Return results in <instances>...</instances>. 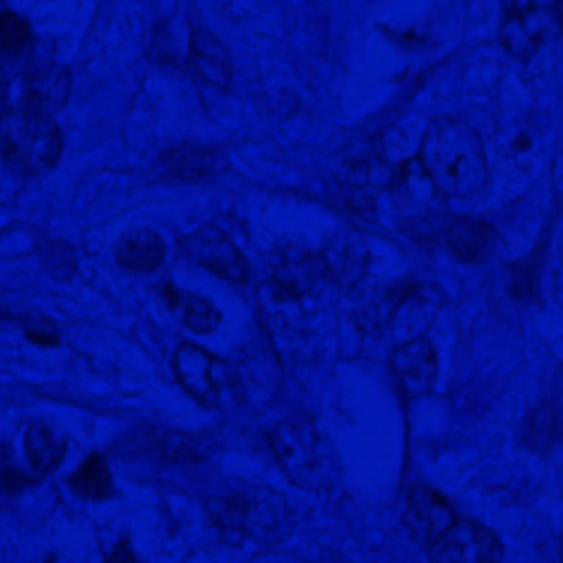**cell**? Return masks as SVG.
Instances as JSON below:
<instances>
[{
	"label": "cell",
	"mask_w": 563,
	"mask_h": 563,
	"mask_svg": "<svg viewBox=\"0 0 563 563\" xmlns=\"http://www.w3.org/2000/svg\"><path fill=\"white\" fill-rule=\"evenodd\" d=\"M503 556L499 537L474 520H457L430 549V563H500Z\"/></svg>",
	"instance_id": "5"
},
{
	"label": "cell",
	"mask_w": 563,
	"mask_h": 563,
	"mask_svg": "<svg viewBox=\"0 0 563 563\" xmlns=\"http://www.w3.org/2000/svg\"><path fill=\"white\" fill-rule=\"evenodd\" d=\"M174 308L183 309L184 322L197 334H209V332L216 331L222 322V314L217 306L203 296L194 295V292H180L179 301Z\"/></svg>",
	"instance_id": "19"
},
{
	"label": "cell",
	"mask_w": 563,
	"mask_h": 563,
	"mask_svg": "<svg viewBox=\"0 0 563 563\" xmlns=\"http://www.w3.org/2000/svg\"><path fill=\"white\" fill-rule=\"evenodd\" d=\"M25 451L34 470L47 474L64 460L65 443L48 424L35 423L25 434Z\"/></svg>",
	"instance_id": "15"
},
{
	"label": "cell",
	"mask_w": 563,
	"mask_h": 563,
	"mask_svg": "<svg viewBox=\"0 0 563 563\" xmlns=\"http://www.w3.org/2000/svg\"><path fill=\"white\" fill-rule=\"evenodd\" d=\"M180 250L197 265L209 268L227 282H249L250 268L239 246L216 225L202 229L180 239Z\"/></svg>",
	"instance_id": "4"
},
{
	"label": "cell",
	"mask_w": 563,
	"mask_h": 563,
	"mask_svg": "<svg viewBox=\"0 0 563 563\" xmlns=\"http://www.w3.org/2000/svg\"><path fill=\"white\" fill-rule=\"evenodd\" d=\"M71 74L62 64H42L25 71L18 107L54 118L67 103Z\"/></svg>",
	"instance_id": "8"
},
{
	"label": "cell",
	"mask_w": 563,
	"mask_h": 563,
	"mask_svg": "<svg viewBox=\"0 0 563 563\" xmlns=\"http://www.w3.org/2000/svg\"><path fill=\"white\" fill-rule=\"evenodd\" d=\"M391 368L410 397L431 394L438 377V354L428 339L413 338L395 347Z\"/></svg>",
	"instance_id": "9"
},
{
	"label": "cell",
	"mask_w": 563,
	"mask_h": 563,
	"mask_svg": "<svg viewBox=\"0 0 563 563\" xmlns=\"http://www.w3.org/2000/svg\"><path fill=\"white\" fill-rule=\"evenodd\" d=\"M394 192L398 206L410 210L411 213L424 212L431 206V197H440V194L431 184L430 177L417 161L405 164L394 177Z\"/></svg>",
	"instance_id": "14"
},
{
	"label": "cell",
	"mask_w": 563,
	"mask_h": 563,
	"mask_svg": "<svg viewBox=\"0 0 563 563\" xmlns=\"http://www.w3.org/2000/svg\"><path fill=\"white\" fill-rule=\"evenodd\" d=\"M555 24L552 9L536 2H510L499 21V42L512 57L529 60L540 51Z\"/></svg>",
	"instance_id": "3"
},
{
	"label": "cell",
	"mask_w": 563,
	"mask_h": 563,
	"mask_svg": "<svg viewBox=\"0 0 563 563\" xmlns=\"http://www.w3.org/2000/svg\"><path fill=\"white\" fill-rule=\"evenodd\" d=\"M324 255L308 246L289 245L276 250L272 262V283L278 298H301L324 278Z\"/></svg>",
	"instance_id": "6"
},
{
	"label": "cell",
	"mask_w": 563,
	"mask_h": 563,
	"mask_svg": "<svg viewBox=\"0 0 563 563\" xmlns=\"http://www.w3.org/2000/svg\"><path fill=\"white\" fill-rule=\"evenodd\" d=\"M278 454L286 467H292L296 473H302V467H309L314 461L316 434L308 428L288 424L278 433Z\"/></svg>",
	"instance_id": "16"
},
{
	"label": "cell",
	"mask_w": 563,
	"mask_h": 563,
	"mask_svg": "<svg viewBox=\"0 0 563 563\" xmlns=\"http://www.w3.org/2000/svg\"><path fill=\"white\" fill-rule=\"evenodd\" d=\"M177 375L184 387L202 401H212L216 395L213 384V358L206 349L184 344L174 358Z\"/></svg>",
	"instance_id": "13"
},
{
	"label": "cell",
	"mask_w": 563,
	"mask_h": 563,
	"mask_svg": "<svg viewBox=\"0 0 563 563\" xmlns=\"http://www.w3.org/2000/svg\"><path fill=\"white\" fill-rule=\"evenodd\" d=\"M417 159L441 199H470L489 177L483 137L457 118H437L428 124Z\"/></svg>",
	"instance_id": "1"
},
{
	"label": "cell",
	"mask_w": 563,
	"mask_h": 563,
	"mask_svg": "<svg viewBox=\"0 0 563 563\" xmlns=\"http://www.w3.org/2000/svg\"><path fill=\"white\" fill-rule=\"evenodd\" d=\"M164 164L173 176L180 177V179H202L217 169V157L212 151L183 146L167 151Z\"/></svg>",
	"instance_id": "17"
},
{
	"label": "cell",
	"mask_w": 563,
	"mask_h": 563,
	"mask_svg": "<svg viewBox=\"0 0 563 563\" xmlns=\"http://www.w3.org/2000/svg\"><path fill=\"white\" fill-rule=\"evenodd\" d=\"M44 263L55 279H68L77 272V258H75L74 250L68 243L60 242V240L45 246Z\"/></svg>",
	"instance_id": "21"
},
{
	"label": "cell",
	"mask_w": 563,
	"mask_h": 563,
	"mask_svg": "<svg viewBox=\"0 0 563 563\" xmlns=\"http://www.w3.org/2000/svg\"><path fill=\"white\" fill-rule=\"evenodd\" d=\"M108 563H136L134 562L133 553L130 552V550L121 549L117 550V553H114L113 559L110 560Z\"/></svg>",
	"instance_id": "23"
},
{
	"label": "cell",
	"mask_w": 563,
	"mask_h": 563,
	"mask_svg": "<svg viewBox=\"0 0 563 563\" xmlns=\"http://www.w3.org/2000/svg\"><path fill=\"white\" fill-rule=\"evenodd\" d=\"M0 32H2V47L5 54L18 55L27 47L31 41V27L22 15L14 11H2L0 14Z\"/></svg>",
	"instance_id": "20"
},
{
	"label": "cell",
	"mask_w": 563,
	"mask_h": 563,
	"mask_svg": "<svg viewBox=\"0 0 563 563\" xmlns=\"http://www.w3.org/2000/svg\"><path fill=\"white\" fill-rule=\"evenodd\" d=\"M70 484L80 496L95 500L107 499L113 494V477L107 461L100 454L88 457L84 466L74 474Z\"/></svg>",
	"instance_id": "18"
},
{
	"label": "cell",
	"mask_w": 563,
	"mask_h": 563,
	"mask_svg": "<svg viewBox=\"0 0 563 563\" xmlns=\"http://www.w3.org/2000/svg\"><path fill=\"white\" fill-rule=\"evenodd\" d=\"M456 522V514L437 490L428 486H417L411 490L405 526L415 542L431 549Z\"/></svg>",
	"instance_id": "7"
},
{
	"label": "cell",
	"mask_w": 563,
	"mask_h": 563,
	"mask_svg": "<svg viewBox=\"0 0 563 563\" xmlns=\"http://www.w3.org/2000/svg\"><path fill=\"white\" fill-rule=\"evenodd\" d=\"M497 233L490 223L473 217H454L444 229V242L454 256L476 263L487 258L496 246Z\"/></svg>",
	"instance_id": "11"
},
{
	"label": "cell",
	"mask_w": 563,
	"mask_h": 563,
	"mask_svg": "<svg viewBox=\"0 0 563 563\" xmlns=\"http://www.w3.org/2000/svg\"><path fill=\"white\" fill-rule=\"evenodd\" d=\"M552 9L553 18H555L556 24L563 29V2H556V4L550 5Z\"/></svg>",
	"instance_id": "24"
},
{
	"label": "cell",
	"mask_w": 563,
	"mask_h": 563,
	"mask_svg": "<svg viewBox=\"0 0 563 563\" xmlns=\"http://www.w3.org/2000/svg\"><path fill=\"white\" fill-rule=\"evenodd\" d=\"M29 324H25V332L32 341L41 342V344H54L57 339V329L44 316H34L27 319Z\"/></svg>",
	"instance_id": "22"
},
{
	"label": "cell",
	"mask_w": 563,
	"mask_h": 563,
	"mask_svg": "<svg viewBox=\"0 0 563 563\" xmlns=\"http://www.w3.org/2000/svg\"><path fill=\"white\" fill-rule=\"evenodd\" d=\"M189 64L196 74L213 87H229L232 80V64L222 42L202 25L194 29L190 42Z\"/></svg>",
	"instance_id": "12"
},
{
	"label": "cell",
	"mask_w": 563,
	"mask_h": 563,
	"mask_svg": "<svg viewBox=\"0 0 563 563\" xmlns=\"http://www.w3.org/2000/svg\"><path fill=\"white\" fill-rule=\"evenodd\" d=\"M114 260L134 273L156 272L166 260V242L156 230L136 227L124 232L114 245Z\"/></svg>",
	"instance_id": "10"
},
{
	"label": "cell",
	"mask_w": 563,
	"mask_h": 563,
	"mask_svg": "<svg viewBox=\"0 0 563 563\" xmlns=\"http://www.w3.org/2000/svg\"><path fill=\"white\" fill-rule=\"evenodd\" d=\"M64 150L54 118L21 107L5 108L2 121L4 164L22 177H37L58 163Z\"/></svg>",
	"instance_id": "2"
}]
</instances>
